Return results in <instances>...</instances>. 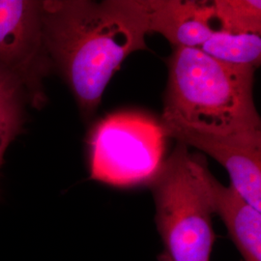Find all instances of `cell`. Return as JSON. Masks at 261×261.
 Segmentation results:
<instances>
[{
	"label": "cell",
	"instance_id": "6da1fadb",
	"mask_svg": "<svg viewBox=\"0 0 261 261\" xmlns=\"http://www.w3.org/2000/svg\"><path fill=\"white\" fill-rule=\"evenodd\" d=\"M43 27L51 68L86 118L97 111L122 62L148 49L145 0H46Z\"/></svg>",
	"mask_w": 261,
	"mask_h": 261
},
{
	"label": "cell",
	"instance_id": "7a4b0ae2",
	"mask_svg": "<svg viewBox=\"0 0 261 261\" xmlns=\"http://www.w3.org/2000/svg\"><path fill=\"white\" fill-rule=\"evenodd\" d=\"M168 68L160 121L221 136L261 132L254 68L225 64L197 47L175 48Z\"/></svg>",
	"mask_w": 261,
	"mask_h": 261
},
{
	"label": "cell",
	"instance_id": "3957f363",
	"mask_svg": "<svg viewBox=\"0 0 261 261\" xmlns=\"http://www.w3.org/2000/svg\"><path fill=\"white\" fill-rule=\"evenodd\" d=\"M205 160L176 141L148 186L162 241L158 261H211L217 235Z\"/></svg>",
	"mask_w": 261,
	"mask_h": 261
},
{
	"label": "cell",
	"instance_id": "277c9868",
	"mask_svg": "<svg viewBox=\"0 0 261 261\" xmlns=\"http://www.w3.org/2000/svg\"><path fill=\"white\" fill-rule=\"evenodd\" d=\"M160 121L137 112L112 113L90 135L89 179L116 188L149 185L165 162Z\"/></svg>",
	"mask_w": 261,
	"mask_h": 261
},
{
	"label": "cell",
	"instance_id": "5b68a950",
	"mask_svg": "<svg viewBox=\"0 0 261 261\" xmlns=\"http://www.w3.org/2000/svg\"><path fill=\"white\" fill-rule=\"evenodd\" d=\"M0 69L19 82L29 105H46L44 80L53 68L44 39L43 1H0Z\"/></svg>",
	"mask_w": 261,
	"mask_h": 261
},
{
	"label": "cell",
	"instance_id": "8992f818",
	"mask_svg": "<svg viewBox=\"0 0 261 261\" xmlns=\"http://www.w3.org/2000/svg\"><path fill=\"white\" fill-rule=\"evenodd\" d=\"M160 123L168 138L200 150L222 165L229 174L230 186L261 211V132L221 136Z\"/></svg>",
	"mask_w": 261,
	"mask_h": 261
},
{
	"label": "cell",
	"instance_id": "52a82bcc",
	"mask_svg": "<svg viewBox=\"0 0 261 261\" xmlns=\"http://www.w3.org/2000/svg\"><path fill=\"white\" fill-rule=\"evenodd\" d=\"M149 32H157L175 47L203 45L216 29L212 27L211 1L145 0Z\"/></svg>",
	"mask_w": 261,
	"mask_h": 261
},
{
	"label": "cell",
	"instance_id": "ba28073f",
	"mask_svg": "<svg viewBox=\"0 0 261 261\" xmlns=\"http://www.w3.org/2000/svg\"><path fill=\"white\" fill-rule=\"evenodd\" d=\"M209 192L215 215L241 256V261H261V211L249 204L232 187L224 186L209 171Z\"/></svg>",
	"mask_w": 261,
	"mask_h": 261
},
{
	"label": "cell",
	"instance_id": "9c48e42d",
	"mask_svg": "<svg viewBox=\"0 0 261 261\" xmlns=\"http://www.w3.org/2000/svg\"><path fill=\"white\" fill-rule=\"evenodd\" d=\"M199 48L216 60L236 67L259 68L260 34H233L216 29Z\"/></svg>",
	"mask_w": 261,
	"mask_h": 261
},
{
	"label": "cell",
	"instance_id": "30bf717a",
	"mask_svg": "<svg viewBox=\"0 0 261 261\" xmlns=\"http://www.w3.org/2000/svg\"><path fill=\"white\" fill-rule=\"evenodd\" d=\"M28 95L19 82L0 69V168L10 143L22 132Z\"/></svg>",
	"mask_w": 261,
	"mask_h": 261
},
{
	"label": "cell",
	"instance_id": "8fae6325",
	"mask_svg": "<svg viewBox=\"0 0 261 261\" xmlns=\"http://www.w3.org/2000/svg\"><path fill=\"white\" fill-rule=\"evenodd\" d=\"M219 30L233 34H260V0L211 1Z\"/></svg>",
	"mask_w": 261,
	"mask_h": 261
}]
</instances>
